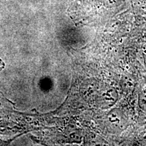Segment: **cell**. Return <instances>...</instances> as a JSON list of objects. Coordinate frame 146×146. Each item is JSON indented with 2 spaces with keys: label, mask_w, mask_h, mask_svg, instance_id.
I'll return each mask as SVG.
<instances>
[{
  "label": "cell",
  "mask_w": 146,
  "mask_h": 146,
  "mask_svg": "<svg viewBox=\"0 0 146 146\" xmlns=\"http://www.w3.org/2000/svg\"><path fill=\"white\" fill-rule=\"evenodd\" d=\"M120 112L118 111H114L110 114L108 117V120L110 125L115 128H120L123 127L124 123L125 122V119H124L123 115H120V117L118 118V115H119Z\"/></svg>",
  "instance_id": "cell-1"
},
{
  "label": "cell",
  "mask_w": 146,
  "mask_h": 146,
  "mask_svg": "<svg viewBox=\"0 0 146 146\" xmlns=\"http://www.w3.org/2000/svg\"><path fill=\"white\" fill-rule=\"evenodd\" d=\"M139 105L142 109L146 110V89L139 96Z\"/></svg>",
  "instance_id": "cell-2"
}]
</instances>
